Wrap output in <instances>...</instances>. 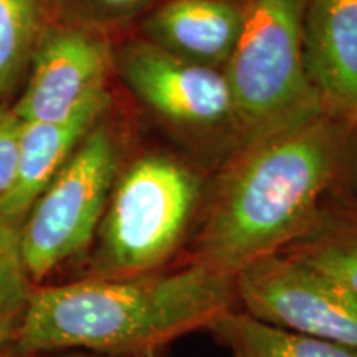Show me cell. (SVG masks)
<instances>
[{
	"label": "cell",
	"instance_id": "1",
	"mask_svg": "<svg viewBox=\"0 0 357 357\" xmlns=\"http://www.w3.org/2000/svg\"><path fill=\"white\" fill-rule=\"evenodd\" d=\"M346 192H357V126L316 111L240 146L200 211L185 261L235 278Z\"/></svg>",
	"mask_w": 357,
	"mask_h": 357
},
{
	"label": "cell",
	"instance_id": "2",
	"mask_svg": "<svg viewBox=\"0 0 357 357\" xmlns=\"http://www.w3.org/2000/svg\"><path fill=\"white\" fill-rule=\"evenodd\" d=\"M238 307L235 278L184 261L158 273L35 288L12 347L19 357L86 351L147 357Z\"/></svg>",
	"mask_w": 357,
	"mask_h": 357
},
{
	"label": "cell",
	"instance_id": "3",
	"mask_svg": "<svg viewBox=\"0 0 357 357\" xmlns=\"http://www.w3.org/2000/svg\"><path fill=\"white\" fill-rule=\"evenodd\" d=\"M200 199V177L178 159L149 154L134 160L111 190L89 276L124 278L167 270L195 234Z\"/></svg>",
	"mask_w": 357,
	"mask_h": 357
},
{
	"label": "cell",
	"instance_id": "4",
	"mask_svg": "<svg viewBox=\"0 0 357 357\" xmlns=\"http://www.w3.org/2000/svg\"><path fill=\"white\" fill-rule=\"evenodd\" d=\"M242 29L227 61L242 144L321 109L305 65L310 0H240Z\"/></svg>",
	"mask_w": 357,
	"mask_h": 357
},
{
	"label": "cell",
	"instance_id": "5",
	"mask_svg": "<svg viewBox=\"0 0 357 357\" xmlns=\"http://www.w3.org/2000/svg\"><path fill=\"white\" fill-rule=\"evenodd\" d=\"M119 167V142L105 116L35 200L20 229L33 284L91 247Z\"/></svg>",
	"mask_w": 357,
	"mask_h": 357
},
{
	"label": "cell",
	"instance_id": "6",
	"mask_svg": "<svg viewBox=\"0 0 357 357\" xmlns=\"http://www.w3.org/2000/svg\"><path fill=\"white\" fill-rule=\"evenodd\" d=\"M236 303L263 323L357 351V294L283 253L235 275Z\"/></svg>",
	"mask_w": 357,
	"mask_h": 357
},
{
	"label": "cell",
	"instance_id": "7",
	"mask_svg": "<svg viewBox=\"0 0 357 357\" xmlns=\"http://www.w3.org/2000/svg\"><path fill=\"white\" fill-rule=\"evenodd\" d=\"M118 66L129 89L164 121L195 131H235L234 105L223 71L174 55L149 40L124 45Z\"/></svg>",
	"mask_w": 357,
	"mask_h": 357
},
{
	"label": "cell",
	"instance_id": "8",
	"mask_svg": "<svg viewBox=\"0 0 357 357\" xmlns=\"http://www.w3.org/2000/svg\"><path fill=\"white\" fill-rule=\"evenodd\" d=\"M109 45L83 25H45L30 60V77L13 111L24 123H53L105 95Z\"/></svg>",
	"mask_w": 357,
	"mask_h": 357
},
{
	"label": "cell",
	"instance_id": "9",
	"mask_svg": "<svg viewBox=\"0 0 357 357\" xmlns=\"http://www.w3.org/2000/svg\"><path fill=\"white\" fill-rule=\"evenodd\" d=\"M305 65L321 109L357 126V0H310Z\"/></svg>",
	"mask_w": 357,
	"mask_h": 357
},
{
	"label": "cell",
	"instance_id": "10",
	"mask_svg": "<svg viewBox=\"0 0 357 357\" xmlns=\"http://www.w3.org/2000/svg\"><path fill=\"white\" fill-rule=\"evenodd\" d=\"M109 95H100L66 119L53 123H24L19 162L12 189L0 200V213L24 223L35 200L63 167L83 137L109 108Z\"/></svg>",
	"mask_w": 357,
	"mask_h": 357
},
{
	"label": "cell",
	"instance_id": "11",
	"mask_svg": "<svg viewBox=\"0 0 357 357\" xmlns=\"http://www.w3.org/2000/svg\"><path fill=\"white\" fill-rule=\"evenodd\" d=\"M240 29V0H166L142 24L146 40L217 70L229 61Z\"/></svg>",
	"mask_w": 357,
	"mask_h": 357
},
{
	"label": "cell",
	"instance_id": "12",
	"mask_svg": "<svg viewBox=\"0 0 357 357\" xmlns=\"http://www.w3.org/2000/svg\"><path fill=\"white\" fill-rule=\"evenodd\" d=\"M278 253L331 276L357 294V192L326 200L310 225Z\"/></svg>",
	"mask_w": 357,
	"mask_h": 357
},
{
	"label": "cell",
	"instance_id": "13",
	"mask_svg": "<svg viewBox=\"0 0 357 357\" xmlns=\"http://www.w3.org/2000/svg\"><path fill=\"white\" fill-rule=\"evenodd\" d=\"M207 331L231 357H357L349 347L263 323L238 307L213 321Z\"/></svg>",
	"mask_w": 357,
	"mask_h": 357
},
{
	"label": "cell",
	"instance_id": "14",
	"mask_svg": "<svg viewBox=\"0 0 357 357\" xmlns=\"http://www.w3.org/2000/svg\"><path fill=\"white\" fill-rule=\"evenodd\" d=\"M43 13L45 0H0V95L10 91L30 66Z\"/></svg>",
	"mask_w": 357,
	"mask_h": 357
},
{
	"label": "cell",
	"instance_id": "15",
	"mask_svg": "<svg viewBox=\"0 0 357 357\" xmlns=\"http://www.w3.org/2000/svg\"><path fill=\"white\" fill-rule=\"evenodd\" d=\"M22 223L0 213V342L12 344L24 319L33 283L20 250Z\"/></svg>",
	"mask_w": 357,
	"mask_h": 357
},
{
	"label": "cell",
	"instance_id": "16",
	"mask_svg": "<svg viewBox=\"0 0 357 357\" xmlns=\"http://www.w3.org/2000/svg\"><path fill=\"white\" fill-rule=\"evenodd\" d=\"M22 126L24 121L15 111L0 106V200L8 194L15 181Z\"/></svg>",
	"mask_w": 357,
	"mask_h": 357
},
{
	"label": "cell",
	"instance_id": "17",
	"mask_svg": "<svg viewBox=\"0 0 357 357\" xmlns=\"http://www.w3.org/2000/svg\"><path fill=\"white\" fill-rule=\"evenodd\" d=\"M151 0H68L71 10L91 22H113L134 15Z\"/></svg>",
	"mask_w": 357,
	"mask_h": 357
},
{
	"label": "cell",
	"instance_id": "18",
	"mask_svg": "<svg viewBox=\"0 0 357 357\" xmlns=\"http://www.w3.org/2000/svg\"><path fill=\"white\" fill-rule=\"evenodd\" d=\"M56 357H114V356L96 354V352H86V351H73V352H66V354L56 356Z\"/></svg>",
	"mask_w": 357,
	"mask_h": 357
},
{
	"label": "cell",
	"instance_id": "19",
	"mask_svg": "<svg viewBox=\"0 0 357 357\" xmlns=\"http://www.w3.org/2000/svg\"><path fill=\"white\" fill-rule=\"evenodd\" d=\"M0 357H19L13 351V347L10 344H3L0 342Z\"/></svg>",
	"mask_w": 357,
	"mask_h": 357
}]
</instances>
